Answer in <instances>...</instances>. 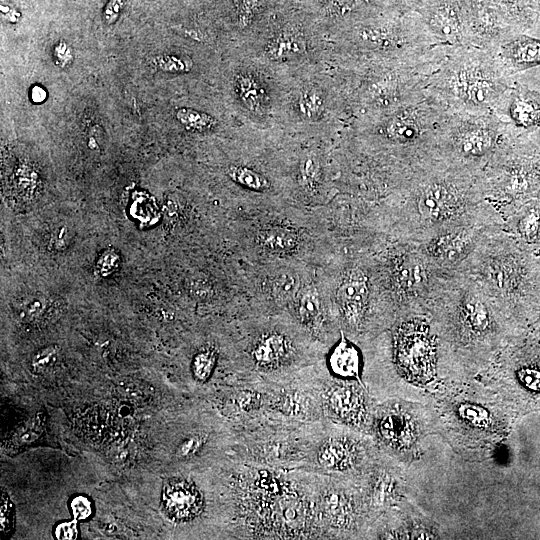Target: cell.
Wrapping results in <instances>:
<instances>
[{"label": "cell", "instance_id": "obj_31", "mask_svg": "<svg viewBox=\"0 0 540 540\" xmlns=\"http://www.w3.org/2000/svg\"><path fill=\"white\" fill-rule=\"evenodd\" d=\"M299 290L297 276L290 272L277 275L272 282L274 297L280 302H287L295 297Z\"/></svg>", "mask_w": 540, "mask_h": 540}, {"label": "cell", "instance_id": "obj_32", "mask_svg": "<svg viewBox=\"0 0 540 540\" xmlns=\"http://www.w3.org/2000/svg\"><path fill=\"white\" fill-rule=\"evenodd\" d=\"M264 0H234L236 22L239 28H248L263 6Z\"/></svg>", "mask_w": 540, "mask_h": 540}, {"label": "cell", "instance_id": "obj_24", "mask_svg": "<svg viewBox=\"0 0 540 540\" xmlns=\"http://www.w3.org/2000/svg\"><path fill=\"white\" fill-rule=\"evenodd\" d=\"M297 108L306 120H317L325 110L323 93L313 87L303 90L297 99Z\"/></svg>", "mask_w": 540, "mask_h": 540}, {"label": "cell", "instance_id": "obj_40", "mask_svg": "<svg viewBox=\"0 0 540 540\" xmlns=\"http://www.w3.org/2000/svg\"><path fill=\"white\" fill-rule=\"evenodd\" d=\"M119 265V255L113 249H107L99 257L96 270L100 276H108L113 273Z\"/></svg>", "mask_w": 540, "mask_h": 540}, {"label": "cell", "instance_id": "obj_7", "mask_svg": "<svg viewBox=\"0 0 540 540\" xmlns=\"http://www.w3.org/2000/svg\"><path fill=\"white\" fill-rule=\"evenodd\" d=\"M321 400L323 413L332 422L370 436L377 402L366 384L335 378L322 384Z\"/></svg>", "mask_w": 540, "mask_h": 540}, {"label": "cell", "instance_id": "obj_45", "mask_svg": "<svg viewBox=\"0 0 540 540\" xmlns=\"http://www.w3.org/2000/svg\"><path fill=\"white\" fill-rule=\"evenodd\" d=\"M122 6V0H110L104 11V19L107 24H111L117 20Z\"/></svg>", "mask_w": 540, "mask_h": 540}, {"label": "cell", "instance_id": "obj_9", "mask_svg": "<svg viewBox=\"0 0 540 540\" xmlns=\"http://www.w3.org/2000/svg\"><path fill=\"white\" fill-rule=\"evenodd\" d=\"M439 525L419 511L409 500L378 522L369 538L376 539H438Z\"/></svg>", "mask_w": 540, "mask_h": 540}, {"label": "cell", "instance_id": "obj_35", "mask_svg": "<svg viewBox=\"0 0 540 540\" xmlns=\"http://www.w3.org/2000/svg\"><path fill=\"white\" fill-rule=\"evenodd\" d=\"M320 174V165L316 156H305L299 166V180L307 189L315 187Z\"/></svg>", "mask_w": 540, "mask_h": 540}, {"label": "cell", "instance_id": "obj_42", "mask_svg": "<svg viewBox=\"0 0 540 540\" xmlns=\"http://www.w3.org/2000/svg\"><path fill=\"white\" fill-rule=\"evenodd\" d=\"M71 513L75 520H85L92 514L91 501L86 496H76L70 502Z\"/></svg>", "mask_w": 540, "mask_h": 540}, {"label": "cell", "instance_id": "obj_39", "mask_svg": "<svg viewBox=\"0 0 540 540\" xmlns=\"http://www.w3.org/2000/svg\"><path fill=\"white\" fill-rule=\"evenodd\" d=\"M50 302L45 298H32L25 300L20 307V314L29 320H38L46 315Z\"/></svg>", "mask_w": 540, "mask_h": 540}, {"label": "cell", "instance_id": "obj_4", "mask_svg": "<svg viewBox=\"0 0 540 540\" xmlns=\"http://www.w3.org/2000/svg\"><path fill=\"white\" fill-rule=\"evenodd\" d=\"M317 506L325 536L366 538L368 522L357 479L324 475L317 485Z\"/></svg>", "mask_w": 540, "mask_h": 540}, {"label": "cell", "instance_id": "obj_1", "mask_svg": "<svg viewBox=\"0 0 540 540\" xmlns=\"http://www.w3.org/2000/svg\"><path fill=\"white\" fill-rule=\"evenodd\" d=\"M426 404L435 433L459 455L476 460L495 451L518 416L479 378L449 383Z\"/></svg>", "mask_w": 540, "mask_h": 540}, {"label": "cell", "instance_id": "obj_6", "mask_svg": "<svg viewBox=\"0 0 540 540\" xmlns=\"http://www.w3.org/2000/svg\"><path fill=\"white\" fill-rule=\"evenodd\" d=\"M403 463L378 450L358 478L368 531L408 500L407 477ZM366 535V538H367Z\"/></svg>", "mask_w": 540, "mask_h": 540}, {"label": "cell", "instance_id": "obj_36", "mask_svg": "<svg viewBox=\"0 0 540 540\" xmlns=\"http://www.w3.org/2000/svg\"><path fill=\"white\" fill-rule=\"evenodd\" d=\"M466 93L470 101L481 104L492 98L494 90L487 80L473 79L468 83Z\"/></svg>", "mask_w": 540, "mask_h": 540}, {"label": "cell", "instance_id": "obj_28", "mask_svg": "<svg viewBox=\"0 0 540 540\" xmlns=\"http://www.w3.org/2000/svg\"><path fill=\"white\" fill-rule=\"evenodd\" d=\"M386 131L390 138L401 142L411 141L419 133L416 121L407 114L394 117L388 123Z\"/></svg>", "mask_w": 540, "mask_h": 540}, {"label": "cell", "instance_id": "obj_19", "mask_svg": "<svg viewBox=\"0 0 540 540\" xmlns=\"http://www.w3.org/2000/svg\"><path fill=\"white\" fill-rule=\"evenodd\" d=\"M500 14L510 20L529 24L538 15L540 0H491Z\"/></svg>", "mask_w": 540, "mask_h": 540}, {"label": "cell", "instance_id": "obj_21", "mask_svg": "<svg viewBox=\"0 0 540 540\" xmlns=\"http://www.w3.org/2000/svg\"><path fill=\"white\" fill-rule=\"evenodd\" d=\"M510 114L519 126H540V101L535 96L519 95L511 104Z\"/></svg>", "mask_w": 540, "mask_h": 540}, {"label": "cell", "instance_id": "obj_33", "mask_svg": "<svg viewBox=\"0 0 540 540\" xmlns=\"http://www.w3.org/2000/svg\"><path fill=\"white\" fill-rule=\"evenodd\" d=\"M157 69L170 73H185L192 69L191 58L182 55L162 54L153 59Z\"/></svg>", "mask_w": 540, "mask_h": 540}, {"label": "cell", "instance_id": "obj_3", "mask_svg": "<svg viewBox=\"0 0 540 540\" xmlns=\"http://www.w3.org/2000/svg\"><path fill=\"white\" fill-rule=\"evenodd\" d=\"M433 433L427 404L397 397L376 403L370 436L379 450L404 465L423 455L424 440Z\"/></svg>", "mask_w": 540, "mask_h": 540}, {"label": "cell", "instance_id": "obj_20", "mask_svg": "<svg viewBox=\"0 0 540 540\" xmlns=\"http://www.w3.org/2000/svg\"><path fill=\"white\" fill-rule=\"evenodd\" d=\"M262 246L270 251L286 253L293 251L298 245V235L285 227H269L259 235Z\"/></svg>", "mask_w": 540, "mask_h": 540}, {"label": "cell", "instance_id": "obj_8", "mask_svg": "<svg viewBox=\"0 0 540 540\" xmlns=\"http://www.w3.org/2000/svg\"><path fill=\"white\" fill-rule=\"evenodd\" d=\"M44 188L37 163L19 149H7L2 155V190L14 206L27 207L35 203Z\"/></svg>", "mask_w": 540, "mask_h": 540}, {"label": "cell", "instance_id": "obj_16", "mask_svg": "<svg viewBox=\"0 0 540 540\" xmlns=\"http://www.w3.org/2000/svg\"><path fill=\"white\" fill-rule=\"evenodd\" d=\"M456 203V196L448 187L432 184L422 191L418 207L424 217L436 220L450 214Z\"/></svg>", "mask_w": 540, "mask_h": 540}, {"label": "cell", "instance_id": "obj_11", "mask_svg": "<svg viewBox=\"0 0 540 540\" xmlns=\"http://www.w3.org/2000/svg\"><path fill=\"white\" fill-rule=\"evenodd\" d=\"M162 504L165 512L174 520L189 521L201 513L204 501L192 482L173 478L163 486Z\"/></svg>", "mask_w": 540, "mask_h": 540}, {"label": "cell", "instance_id": "obj_26", "mask_svg": "<svg viewBox=\"0 0 540 540\" xmlns=\"http://www.w3.org/2000/svg\"><path fill=\"white\" fill-rule=\"evenodd\" d=\"M44 431L41 415L30 419L15 431L9 440L11 447L19 448L36 442Z\"/></svg>", "mask_w": 540, "mask_h": 540}, {"label": "cell", "instance_id": "obj_15", "mask_svg": "<svg viewBox=\"0 0 540 540\" xmlns=\"http://www.w3.org/2000/svg\"><path fill=\"white\" fill-rule=\"evenodd\" d=\"M502 56L515 71L540 66V39L517 36L502 47Z\"/></svg>", "mask_w": 540, "mask_h": 540}, {"label": "cell", "instance_id": "obj_43", "mask_svg": "<svg viewBox=\"0 0 540 540\" xmlns=\"http://www.w3.org/2000/svg\"><path fill=\"white\" fill-rule=\"evenodd\" d=\"M53 56L55 63L61 68L68 67L73 61L72 48L65 41L57 43L54 47Z\"/></svg>", "mask_w": 540, "mask_h": 540}, {"label": "cell", "instance_id": "obj_29", "mask_svg": "<svg viewBox=\"0 0 540 540\" xmlns=\"http://www.w3.org/2000/svg\"><path fill=\"white\" fill-rule=\"evenodd\" d=\"M228 175L241 186L255 191L265 190L270 185L265 176L245 166L230 167Z\"/></svg>", "mask_w": 540, "mask_h": 540}, {"label": "cell", "instance_id": "obj_23", "mask_svg": "<svg viewBox=\"0 0 540 540\" xmlns=\"http://www.w3.org/2000/svg\"><path fill=\"white\" fill-rule=\"evenodd\" d=\"M321 314V303L315 286H308L297 302V315L301 322L311 326L317 323Z\"/></svg>", "mask_w": 540, "mask_h": 540}, {"label": "cell", "instance_id": "obj_22", "mask_svg": "<svg viewBox=\"0 0 540 540\" xmlns=\"http://www.w3.org/2000/svg\"><path fill=\"white\" fill-rule=\"evenodd\" d=\"M395 276L399 286L406 290H414L423 283L425 271L420 261L407 257L398 263Z\"/></svg>", "mask_w": 540, "mask_h": 540}, {"label": "cell", "instance_id": "obj_48", "mask_svg": "<svg viewBox=\"0 0 540 540\" xmlns=\"http://www.w3.org/2000/svg\"><path fill=\"white\" fill-rule=\"evenodd\" d=\"M1 11L7 21L15 22L19 18V13L7 5L1 4Z\"/></svg>", "mask_w": 540, "mask_h": 540}, {"label": "cell", "instance_id": "obj_10", "mask_svg": "<svg viewBox=\"0 0 540 540\" xmlns=\"http://www.w3.org/2000/svg\"><path fill=\"white\" fill-rule=\"evenodd\" d=\"M368 280L360 268H351L343 276L338 290L337 300L344 322L351 331L362 329L367 310Z\"/></svg>", "mask_w": 540, "mask_h": 540}, {"label": "cell", "instance_id": "obj_12", "mask_svg": "<svg viewBox=\"0 0 540 540\" xmlns=\"http://www.w3.org/2000/svg\"><path fill=\"white\" fill-rule=\"evenodd\" d=\"M495 334L493 318L486 305L475 298L463 304L459 312L456 337L463 346L486 343Z\"/></svg>", "mask_w": 540, "mask_h": 540}, {"label": "cell", "instance_id": "obj_38", "mask_svg": "<svg viewBox=\"0 0 540 540\" xmlns=\"http://www.w3.org/2000/svg\"><path fill=\"white\" fill-rule=\"evenodd\" d=\"M59 349L49 346L39 350L31 360V369L40 374L51 368L57 360Z\"/></svg>", "mask_w": 540, "mask_h": 540}, {"label": "cell", "instance_id": "obj_17", "mask_svg": "<svg viewBox=\"0 0 540 540\" xmlns=\"http://www.w3.org/2000/svg\"><path fill=\"white\" fill-rule=\"evenodd\" d=\"M306 51V40L302 33L284 30L274 36L266 45L265 53L274 61L296 58Z\"/></svg>", "mask_w": 540, "mask_h": 540}, {"label": "cell", "instance_id": "obj_27", "mask_svg": "<svg viewBox=\"0 0 540 540\" xmlns=\"http://www.w3.org/2000/svg\"><path fill=\"white\" fill-rule=\"evenodd\" d=\"M491 143V136L482 128L467 130L459 140L462 151L470 155H481L485 153L490 148Z\"/></svg>", "mask_w": 540, "mask_h": 540}, {"label": "cell", "instance_id": "obj_5", "mask_svg": "<svg viewBox=\"0 0 540 540\" xmlns=\"http://www.w3.org/2000/svg\"><path fill=\"white\" fill-rule=\"evenodd\" d=\"M337 425L321 435L309 466L324 475L358 479L379 449L371 436Z\"/></svg>", "mask_w": 540, "mask_h": 540}, {"label": "cell", "instance_id": "obj_49", "mask_svg": "<svg viewBox=\"0 0 540 540\" xmlns=\"http://www.w3.org/2000/svg\"><path fill=\"white\" fill-rule=\"evenodd\" d=\"M408 4L424 6L429 0H401Z\"/></svg>", "mask_w": 540, "mask_h": 540}, {"label": "cell", "instance_id": "obj_14", "mask_svg": "<svg viewBox=\"0 0 540 540\" xmlns=\"http://www.w3.org/2000/svg\"><path fill=\"white\" fill-rule=\"evenodd\" d=\"M289 350L287 338L283 334L272 332L257 340L251 349V356L258 368L274 370L284 364Z\"/></svg>", "mask_w": 540, "mask_h": 540}, {"label": "cell", "instance_id": "obj_13", "mask_svg": "<svg viewBox=\"0 0 540 540\" xmlns=\"http://www.w3.org/2000/svg\"><path fill=\"white\" fill-rule=\"evenodd\" d=\"M328 368L337 379L357 380L364 383L359 350L346 339L342 331L340 340L328 356Z\"/></svg>", "mask_w": 540, "mask_h": 540}, {"label": "cell", "instance_id": "obj_41", "mask_svg": "<svg viewBox=\"0 0 540 540\" xmlns=\"http://www.w3.org/2000/svg\"><path fill=\"white\" fill-rule=\"evenodd\" d=\"M14 523L13 504L11 503L6 492H2L1 508H0V525L1 532L4 535H8Z\"/></svg>", "mask_w": 540, "mask_h": 540}, {"label": "cell", "instance_id": "obj_25", "mask_svg": "<svg viewBox=\"0 0 540 540\" xmlns=\"http://www.w3.org/2000/svg\"><path fill=\"white\" fill-rule=\"evenodd\" d=\"M176 119L188 130L208 131L214 129L218 122L211 115L192 108H180L176 111Z\"/></svg>", "mask_w": 540, "mask_h": 540}, {"label": "cell", "instance_id": "obj_47", "mask_svg": "<svg viewBox=\"0 0 540 540\" xmlns=\"http://www.w3.org/2000/svg\"><path fill=\"white\" fill-rule=\"evenodd\" d=\"M65 232L66 228H59L58 231L52 235L51 245L58 250H60L61 247H65L64 245L67 244V240L63 238L65 237Z\"/></svg>", "mask_w": 540, "mask_h": 540}, {"label": "cell", "instance_id": "obj_37", "mask_svg": "<svg viewBox=\"0 0 540 540\" xmlns=\"http://www.w3.org/2000/svg\"><path fill=\"white\" fill-rule=\"evenodd\" d=\"M208 436L204 433L192 434L185 438L177 447L176 455L187 459L195 456L206 444Z\"/></svg>", "mask_w": 540, "mask_h": 540}, {"label": "cell", "instance_id": "obj_30", "mask_svg": "<svg viewBox=\"0 0 540 540\" xmlns=\"http://www.w3.org/2000/svg\"><path fill=\"white\" fill-rule=\"evenodd\" d=\"M217 355L214 349L200 350L193 358L192 372L199 382H206L212 375L216 365Z\"/></svg>", "mask_w": 540, "mask_h": 540}, {"label": "cell", "instance_id": "obj_18", "mask_svg": "<svg viewBox=\"0 0 540 540\" xmlns=\"http://www.w3.org/2000/svg\"><path fill=\"white\" fill-rule=\"evenodd\" d=\"M234 86L243 106L252 113L262 110L265 92L258 78L251 72H240L234 78Z\"/></svg>", "mask_w": 540, "mask_h": 540}, {"label": "cell", "instance_id": "obj_46", "mask_svg": "<svg viewBox=\"0 0 540 540\" xmlns=\"http://www.w3.org/2000/svg\"><path fill=\"white\" fill-rule=\"evenodd\" d=\"M30 98L34 103H42L47 98V92L42 86L34 85L30 90Z\"/></svg>", "mask_w": 540, "mask_h": 540}, {"label": "cell", "instance_id": "obj_2", "mask_svg": "<svg viewBox=\"0 0 540 540\" xmlns=\"http://www.w3.org/2000/svg\"><path fill=\"white\" fill-rule=\"evenodd\" d=\"M393 358L396 380L386 397L426 404L433 395L452 383L439 363L436 335L425 320L411 319L398 327Z\"/></svg>", "mask_w": 540, "mask_h": 540}, {"label": "cell", "instance_id": "obj_34", "mask_svg": "<svg viewBox=\"0 0 540 540\" xmlns=\"http://www.w3.org/2000/svg\"><path fill=\"white\" fill-rule=\"evenodd\" d=\"M465 239L463 236L447 235L439 238L433 245V252L442 257L452 258L457 256L465 247Z\"/></svg>", "mask_w": 540, "mask_h": 540}, {"label": "cell", "instance_id": "obj_44", "mask_svg": "<svg viewBox=\"0 0 540 540\" xmlns=\"http://www.w3.org/2000/svg\"><path fill=\"white\" fill-rule=\"evenodd\" d=\"M77 521V520H76ZM76 521L62 522L55 528V536L57 539H75L78 535Z\"/></svg>", "mask_w": 540, "mask_h": 540}]
</instances>
